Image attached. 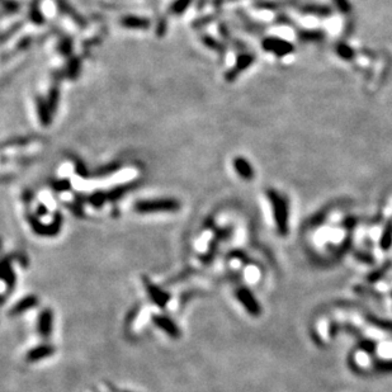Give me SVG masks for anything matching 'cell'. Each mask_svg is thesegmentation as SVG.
Wrapping results in <instances>:
<instances>
[{"label": "cell", "mask_w": 392, "mask_h": 392, "mask_svg": "<svg viewBox=\"0 0 392 392\" xmlns=\"http://www.w3.org/2000/svg\"><path fill=\"white\" fill-rule=\"evenodd\" d=\"M178 209V205L174 201H149V202H141L136 206L140 213H151L154 211H173V209Z\"/></svg>", "instance_id": "6da1fadb"}, {"label": "cell", "mask_w": 392, "mask_h": 392, "mask_svg": "<svg viewBox=\"0 0 392 392\" xmlns=\"http://www.w3.org/2000/svg\"><path fill=\"white\" fill-rule=\"evenodd\" d=\"M52 311L51 310H45L38 317V331L40 335L47 338L52 333Z\"/></svg>", "instance_id": "5b68a950"}, {"label": "cell", "mask_w": 392, "mask_h": 392, "mask_svg": "<svg viewBox=\"0 0 392 392\" xmlns=\"http://www.w3.org/2000/svg\"><path fill=\"white\" fill-rule=\"evenodd\" d=\"M145 287H146V291L147 293H149V296H150V298L154 301V302L157 303V306L160 307L166 306V303H168L169 298H170V296H169L166 292H164L161 288H159L157 286L154 285V283L149 282V281L145 282Z\"/></svg>", "instance_id": "277c9868"}, {"label": "cell", "mask_w": 392, "mask_h": 392, "mask_svg": "<svg viewBox=\"0 0 392 392\" xmlns=\"http://www.w3.org/2000/svg\"><path fill=\"white\" fill-rule=\"evenodd\" d=\"M53 353V348L50 345H41L34 348L33 350L28 353L27 356V361L28 362H37L41 361V359L46 358V357L51 356Z\"/></svg>", "instance_id": "8992f818"}, {"label": "cell", "mask_w": 392, "mask_h": 392, "mask_svg": "<svg viewBox=\"0 0 392 392\" xmlns=\"http://www.w3.org/2000/svg\"><path fill=\"white\" fill-rule=\"evenodd\" d=\"M37 303H38V301H37L36 296H27V297H25L22 301H19L16 306L13 307L10 314H12V315H19V314L25 313L27 310L33 309Z\"/></svg>", "instance_id": "52a82bcc"}, {"label": "cell", "mask_w": 392, "mask_h": 392, "mask_svg": "<svg viewBox=\"0 0 392 392\" xmlns=\"http://www.w3.org/2000/svg\"><path fill=\"white\" fill-rule=\"evenodd\" d=\"M112 390H113L114 392H126V391H120V390H117V389H114V387H112Z\"/></svg>", "instance_id": "ba28073f"}, {"label": "cell", "mask_w": 392, "mask_h": 392, "mask_svg": "<svg viewBox=\"0 0 392 392\" xmlns=\"http://www.w3.org/2000/svg\"><path fill=\"white\" fill-rule=\"evenodd\" d=\"M236 297L242 305V307H245V310L250 315L258 316L261 314V306H259L257 298L251 294V292L249 291L248 288L242 287L237 289L236 291Z\"/></svg>", "instance_id": "7a4b0ae2"}, {"label": "cell", "mask_w": 392, "mask_h": 392, "mask_svg": "<svg viewBox=\"0 0 392 392\" xmlns=\"http://www.w3.org/2000/svg\"><path fill=\"white\" fill-rule=\"evenodd\" d=\"M154 324L157 328H159L160 330H162L166 335H169L173 339H178L181 337V330L175 325V322L173 320H170L169 317L164 315H155L153 317Z\"/></svg>", "instance_id": "3957f363"}]
</instances>
